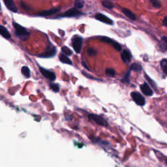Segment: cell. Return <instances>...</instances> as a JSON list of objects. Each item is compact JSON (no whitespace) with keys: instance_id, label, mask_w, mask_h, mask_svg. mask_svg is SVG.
Listing matches in <instances>:
<instances>
[{"instance_id":"6da1fadb","label":"cell","mask_w":167,"mask_h":167,"mask_svg":"<svg viewBox=\"0 0 167 167\" xmlns=\"http://www.w3.org/2000/svg\"><path fill=\"white\" fill-rule=\"evenodd\" d=\"M13 26L15 29L16 35L22 40H24V41L26 40V39L30 35V33L28 32V31L26 29V28L15 22L13 23Z\"/></svg>"},{"instance_id":"7a4b0ae2","label":"cell","mask_w":167,"mask_h":167,"mask_svg":"<svg viewBox=\"0 0 167 167\" xmlns=\"http://www.w3.org/2000/svg\"><path fill=\"white\" fill-rule=\"evenodd\" d=\"M83 44V38L79 35H74L72 39V45L76 53L79 54Z\"/></svg>"},{"instance_id":"3957f363","label":"cell","mask_w":167,"mask_h":167,"mask_svg":"<svg viewBox=\"0 0 167 167\" xmlns=\"http://www.w3.org/2000/svg\"><path fill=\"white\" fill-rule=\"evenodd\" d=\"M131 96L133 100V101L136 103L138 106H144L146 104L145 99L142 95L137 92H133L131 93Z\"/></svg>"},{"instance_id":"277c9868","label":"cell","mask_w":167,"mask_h":167,"mask_svg":"<svg viewBox=\"0 0 167 167\" xmlns=\"http://www.w3.org/2000/svg\"><path fill=\"white\" fill-rule=\"evenodd\" d=\"M88 118L89 119V120H93L99 125H102V126L108 125L107 122L104 120L102 116L97 115V114H89Z\"/></svg>"},{"instance_id":"5b68a950","label":"cell","mask_w":167,"mask_h":167,"mask_svg":"<svg viewBox=\"0 0 167 167\" xmlns=\"http://www.w3.org/2000/svg\"><path fill=\"white\" fill-rule=\"evenodd\" d=\"M81 15H82V13L79 11L78 9L74 7L69 9L68 11H67L63 15L59 16L58 17H76Z\"/></svg>"},{"instance_id":"8992f818","label":"cell","mask_w":167,"mask_h":167,"mask_svg":"<svg viewBox=\"0 0 167 167\" xmlns=\"http://www.w3.org/2000/svg\"><path fill=\"white\" fill-rule=\"evenodd\" d=\"M39 70L41 71V73L43 75L45 78L49 79L50 80L54 81L56 78V76L54 73L52 72V71L47 70L43 67H39Z\"/></svg>"},{"instance_id":"52a82bcc","label":"cell","mask_w":167,"mask_h":167,"mask_svg":"<svg viewBox=\"0 0 167 167\" xmlns=\"http://www.w3.org/2000/svg\"><path fill=\"white\" fill-rule=\"evenodd\" d=\"M95 17L97 20L101 22H103V23H105V24H109V25L113 24V21L111 20V19L109 18L107 16L103 15L102 13L96 14Z\"/></svg>"},{"instance_id":"ba28073f","label":"cell","mask_w":167,"mask_h":167,"mask_svg":"<svg viewBox=\"0 0 167 167\" xmlns=\"http://www.w3.org/2000/svg\"><path fill=\"white\" fill-rule=\"evenodd\" d=\"M140 89L142 92L144 93L146 96H151L154 94V92H153V90L151 89V88L150 87V85H148L147 82H144L143 84L140 85Z\"/></svg>"},{"instance_id":"9c48e42d","label":"cell","mask_w":167,"mask_h":167,"mask_svg":"<svg viewBox=\"0 0 167 167\" xmlns=\"http://www.w3.org/2000/svg\"><path fill=\"white\" fill-rule=\"evenodd\" d=\"M61 10L60 8H53V9H49V10H46L43 11L37 14L38 16H50L52 15H54V14L58 13Z\"/></svg>"},{"instance_id":"30bf717a","label":"cell","mask_w":167,"mask_h":167,"mask_svg":"<svg viewBox=\"0 0 167 167\" xmlns=\"http://www.w3.org/2000/svg\"><path fill=\"white\" fill-rule=\"evenodd\" d=\"M121 58L124 63H126V64L129 63L132 59V55L131 54L130 51L128 50H123V52L121 54Z\"/></svg>"},{"instance_id":"8fae6325","label":"cell","mask_w":167,"mask_h":167,"mask_svg":"<svg viewBox=\"0 0 167 167\" xmlns=\"http://www.w3.org/2000/svg\"><path fill=\"white\" fill-rule=\"evenodd\" d=\"M3 1L5 3V5L9 10H10L13 13L18 12V9L16 8L15 2H13V0H3Z\"/></svg>"},{"instance_id":"7c38bea8","label":"cell","mask_w":167,"mask_h":167,"mask_svg":"<svg viewBox=\"0 0 167 167\" xmlns=\"http://www.w3.org/2000/svg\"><path fill=\"white\" fill-rule=\"evenodd\" d=\"M56 50L55 48L53 46L52 48V49H49L46 52H45L43 54L40 55L39 57H41V58H52V57H54L56 55Z\"/></svg>"},{"instance_id":"4fadbf2b","label":"cell","mask_w":167,"mask_h":167,"mask_svg":"<svg viewBox=\"0 0 167 167\" xmlns=\"http://www.w3.org/2000/svg\"><path fill=\"white\" fill-rule=\"evenodd\" d=\"M122 11L124 15H125L127 18L131 19V20H135L136 19V15H135V14L133 13V12L131 11L130 10H129V9H127L126 8H123Z\"/></svg>"},{"instance_id":"5bb4252c","label":"cell","mask_w":167,"mask_h":167,"mask_svg":"<svg viewBox=\"0 0 167 167\" xmlns=\"http://www.w3.org/2000/svg\"><path fill=\"white\" fill-rule=\"evenodd\" d=\"M0 35L7 39L11 38V34L7 30V28L1 25H0Z\"/></svg>"},{"instance_id":"9a60e30c","label":"cell","mask_w":167,"mask_h":167,"mask_svg":"<svg viewBox=\"0 0 167 167\" xmlns=\"http://www.w3.org/2000/svg\"><path fill=\"white\" fill-rule=\"evenodd\" d=\"M59 58H60V60L62 62V63L66 64H69V65H73V63H72V61H71V60L68 58L67 56H66L63 53H61V54H60Z\"/></svg>"},{"instance_id":"2e32d148","label":"cell","mask_w":167,"mask_h":167,"mask_svg":"<svg viewBox=\"0 0 167 167\" xmlns=\"http://www.w3.org/2000/svg\"><path fill=\"white\" fill-rule=\"evenodd\" d=\"M22 74L25 76L26 78H30L31 74H30V70L28 68V67L27 66H24L22 68Z\"/></svg>"},{"instance_id":"e0dca14e","label":"cell","mask_w":167,"mask_h":167,"mask_svg":"<svg viewBox=\"0 0 167 167\" xmlns=\"http://www.w3.org/2000/svg\"><path fill=\"white\" fill-rule=\"evenodd\" d=\"M102 5L108 9H112L114 7V4L110 0H103L102 1Z\"/></svg>"},{"instance_id":"ac0fdd59","label":"cell","mask_w":167,"mask_h":167,"mask_svg":"<svg viewBox=\"0 0 167 167\" xmlns=\"http://www.w3.org/2000/svg\"><path fill=\"white\" fill-rule=\"evenodd\" d=\"M130 69L131 71H136V72H140V71H142V66L140 64L134 63V64H131V65L130 67Z\"/></svg>"},{"instance_id":"d6986e66","label":"cell","mask_w":167,"mask_h":167,"mask_svg":"<svg viewBox=\"0 0 167 167\" xmlns=\"http://www.w3.org/2000/svg\"><path fill=\"white\" fill-rule=\"evenodd\" d=\"M61 52H62V53H64V54H65L67 56H71V55H72V54H73L72 50H71L69 49V48L65 46H63V47L61 48Z\"/></svg>"},{"instance_id":"ffe728a7","label":"cell","mask_w":167,"mask_h":167,"mask_svg":"<svg viewBox=\"0 0 167 167\" xmlns=\"http://www.w3.org/2000/svg\"><path fill=\"white\" fill-rule=\"evenodd\" d=\"M84 0H76L74 3V7L76 9H82L84 7Z\"/></svg>"},{"instance_id":"44dd1931","label":"cell","mask_w":167,"mask_h":167,"mask_svg":"<svg viewBox=\"0 0 167 167\" xmlns=\"http://www.w3.org/2000/svg\"><path fill=\"white\" fill-rule=\"evenodd\" d=\"M161 66L163 70V72L165 74H166V69H167V60L166 59L162 60L161 61Z\"/></svg>"},{"instance_id":"7402d4cb","label":"cell","mask_w":167,"mask_h":167,"mask_svg":"<svg viewBox=\"0 0 167 167\" xmlns=\"http://www.w3.org/2000/svg\"><path fill=\"white\" fill-rule=\"evenodd\" d=\"M131 70L129 69V71H128V73L125 75V76L123 78L122 80V82H125V83H129L130 82V80H129V76L131 74Z\"/></svg>"},{"instance_id":"603a6c76","label":"cell","mask_w":167,"mask_h":167,"mask_svg":"<svg viewBox=\"0 0 167 167\" xmlns=\"http://www.w3.org/2000/svg\"><path fill=\"white\" fill-rule=\"evenodd\" d=\"M100 40H101L103 42H106V43H108V44H112L113 42L114 41V40L111 39V38L107 37H101Z\"/></svg>"},{"instance_id":"cb8c5ba5","label":"cell","mask_w":167,"mask_h":167,"mask_svg":"<svg viewBox=\"0 0 167 167\" xmlns=\"http://www.w3.org/2000/svg\"><path fill=\"white\" fill-rule=\"evenodd\" d=\"M150 3L155 8H160L161 7V2L159 0H150Z\"/></svg>"},{"instance_id":"d4e9b609","label":"cell","mask_w":167,"mask_h":167,"mask_svg":"<svg viewBox=\"0 0 167 167\" xmlns=\"http://www.w3.org/2000/svg\"><path fill=\"white\" fill-rule=\"evenodd\" d=\"M106 74L108 76H114L116 74V71L114 69H111V68H108L105 71Z\"/></svg>"},{"instance_id":"484cf974","label":"cell","mask_w":167,"mask_h":167,"mask_svg":"<svg viewBox=\"0 0 167 167\" xmlns=\"http://www.w3.org/2000/svg\"><path fill=\"white\" fill-rule=\"evenodd\" d=\"M50 87L54 92H58L60 91V86L58 84L52 83L50 84Z\"/></svg>"},{"instance_id":"4316f807","label":"cell","mask_w":167,"mask_h":167,"mask_svg":"<svg viewBox=\"0 0 167 167\" xmlns=\"http://www.w3.org/2000/svg\"><path fill=\"white\" fill-rule=\"evenodd\" d=\"M88 54L89 56H94L97 54V51L95 50L93 48L89 47L88 49Z\"/></svg>"},{"instance_id":"83f0119b","label":"cell","mask_w":167,"mask_h":167,"mask_svg":"<svg viewBox=\"0 0 167 167\" xmlns=\"http://www.w3.org/2000/svg\"><path fill=\"white\" fill-rule=\"evenodd\" d=\"M112 45V46H113V47L114 48V49H115L117 51L120 52L122 50V46L120 44H119L118 42H117L116 41H114Z\"/></svg>"},{"instance_id":"f1b7e54d","label":"cell","mask_w":167,"mask_h":167,"mask_svg":"<svg viewBox=\"0 0 167 167\" xmlns=\"http://www.w3.org/2000/svg\"><path fill=\"white\" fill-rule=\"evenodd\" d=\"M144 76H145L146 78L147 79V80L148 81V82L150 83V84L152 85V87H153V88H155V89H156V88H157V87L155 86V83H154V81H153L152 80H151V79H150V78L149 77V76H147L146 73L144 74Z\"/></svg>"},{"instance_id":"f546056e","label":"cell","mask_w":167,"mask_h":167,"mask_svg":"<svg viewBox=\"0 0 167 167\" xmlns=\"http://www.w3.org/2000/svg\"><path fill=\"white\" fill-rule=\"evenodd\" d=\"M162 41L163 42L164 48H165V50H166V48H167V37L166 36L163 37V38H162Z\"/></svg>"},{"instance_id":"4dcf8cb0","label":"cell","mask_w":167,"mask_h":167,"mask_svg":"<svg viewBox=\"0 0 167 167\" xmlns=\"http://www.w3.org/2000/svg\"><path fill=\"white\" fill-rule=\"evenodd\" d=\"M82 74L84 75V76H86V77H88V78H92V79H95V78H93V76H92L91 75H89V74H86V73H85V72H84V71H82Z\"/></svg>"},{"instance_id":"1f68e13d","label":"cell","mask_w":167,"mask_h":167,"mask_svg":"<svg viewBox=\"0 0 167 167\" xmlns=\"http://www.w3.org/2000/svg\"><path fill=\"white\" fill-rule=\"evenodd\" d=\"M166 20H167V17L166 16H165V18L163 19V25L165 26H167V24H166Z\"/></svg>"},{"instance_id":"d6a6232c","label":"cell","mask_w":167,"mask_h":167,"mask_svg":"<svg viewBox=\"0 0 167 167\" xmlns=\"http://www.w3.org/2000/svg\"><path fill=\"white\" fill-rule=\"evenodd\" d=\"M82 65H83V66H84V67H85V69H87L88 70H89V69L88 68V66H87L86 65H85V62H84V61L82 62Z\"/></svg>"}]
</instances>
